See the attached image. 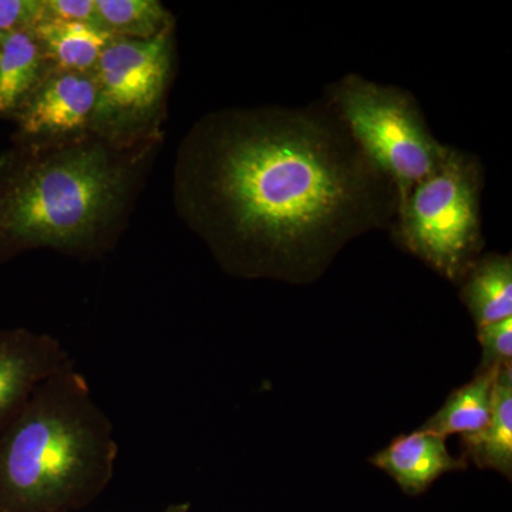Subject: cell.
I'll return each instance as SVG.
<instances>
[{"mask_svg":"<svg viewBox=\"0 0 512 512\" xmlns=\"http://www.w3.org/2000/svg\"><path fill=\"white\" fill-rule=\"evenodd\" d=\"M323 99L363 156L392 181L399 207L446 153L447 144L433 136L419 101L407 90L350 73L328 84Z\"/></svg>","mask_w":512,"mask_h":512,"instance_id":"obj_5","label":"cell"},{"mask_svg":"<svg viewBox=\"0 0 512 512\" xmlns=\"http://www.w3.org/2000/svg\"><path fill=\"white\" fill-rule=\"evenodd\" d=\"M191 504L190 503H178L171 504L165 508L164 511L161 512H190Z\"/></svg>","mask_w":512,"mask_h":512,"instance_id":"obj_19","label":"cell"},{"mask_svg":"<svg viewBox=\"0 0 512 512\" xmlns=\"http://www.w3.org/2000/svg\"><path fill=\"white\" fill-rule=\"evenodd\" d=\"M50 72L52 67L32 30L3 37L0 45V119L15 120Z\"/></svg>","mask_w":512,"mask_h":512,"instance_id":"obj_10","label":"cell"},{"mask_svg":"<svg viewBox=\"0 0 512 512\" xmlns=\"http://www.w3.org/2000/svg\"><path fill=\"white\" fill-rule=\"evenodd\" d=\"M119 444L76 367L37 387L0 431V512H69L113 480Z\"/></svg>","mask_w":512,"mask_h":512,"instance_id":"obj_3","label":"cell"},{"mask_svg":"<svg viewBox=\"0 0 512 512\" xmlns=\"http://www.w3.org/2000/svg\"><path fill=\"white\" fill-rule=\"evenodd\" d=\"M458 285L461 302L477 328L512 318L511 254L488 252L481 255Z\"/></svg>","mask_w":512,"mask_h":512,"instance_id":"obj_12","label":"cell"},{"mask_svg":"<svg viewBox=\"0 0 512 512\" xmlns=\"http://www.w3.org/2000/svg\"><path fill=\"white\" fill-rule=\"evenodd\" d=\"M45 19L43 0H0V35L35 29Z\"/></svg>","mask_w":512,"mask_h":512,"instance_id":"obj_17","label":"cell"},{"mask_svg":"<svg viewBox=\"0 0 512 512\" xmlns=\"http://www.w3.org/2000/svg\"><path fill=\"white\" fill-rule=\"evenodd\" d=\"M174 72L175 28L148 40H111L93 72V133L117 140L164 133Z\"/></svg>","mask_w":512,"mask_h":512,"instance_id":"obj_6","label":"cell"},{"mask_svg":"<svg viewBox=\"0 0 512 512\" xmlns=\"http://www.w3.org/2000/svg\"><path fill=\"white\" fill-rule=\"evenodd\" d=\"M96 104L93 74L52 70L13 120V143H45L89 133Z\"/></svg>","mask_w":512,"mask_h":512,"instance_id":"obj_7","label":"cell"},{"mask_svg":"<svg viewBox=\"0 0 512 512\" xmlns=\"http://www.w3.org/2000/svg\"><path fill=\"white\" fill-rule=\"evenodd\" d=\"M73 367L72 356L55 336L0 328V431L22 412L40 384Z\"/></svg>","mask_w":512,"mask_h":512,"instance_id":"obj_8","label":"cell"},{"mask_svg":"<svg viewBox=\"0 0 512 512\" xmlns=\"http://www.w3.org/2000/svg\"><path fill=\"white\" fill-rule=\"evenodd\" d=\"M485 170L474 153L447 146L433 173L414 185L390 225L392 241L453 284L484 254Z\"/></svg>","mask_w":512,"mask_h":512,"instance_id":"obj_4","label":"cell"},{"mask_svg":"<svg viewBox=\"0 0 512 512\" xmlns=\"http://www.w3.org/2000/svg\"><path fill=\"white\" fill-rule=\"evenodd\" d=\"M43 9V20H64L97 26L96 0H43Z\"/></svg>","mask_w":512,"mask_h":512,"instance_id":"obj_18","label":"cell"},{"mask_svg":"<svg viewBox=\"0 0 512 512\" xmlns=\"http://www.w3.org/2000/svg\"><path fill=\"white\" fill-rule=\"evenodd\" d=\"M3 37H5V36L0 35V45H2Z\"/></svg>","mask_w":512,"mask_h":512,"instance_id":"obj_20","label":"cell"},{"mask_svg":"<svg viewBox=\"0 0 512 512\" xmlns=\"http://www.w3.org/2000/svg\"><path fill=\"white\" fill-rule=\"evenodd\" d=\"M500 366L477 372L471 382L448 394L446 402L420 429L440 436L474 434L484 429L493 410L495 383Z\"/></svg>","mask_w":512,"mask_h":512,"instance_id":"obj_14","label":"cell"},{"mask_svg":"<svg viewBox=\"0 0 512 512\" xmlns=\"http://www.w3.org/2000/svg\"><path fill=\"white\" fill-rule=\"evenodd\" d=\"M97 26L114 39L148 40L175 28L158 0H96Z\"/></svg>","mask_w":512,"mask_h":512,"instance_id":"obj_15","label":"cell"},{"mask_svg":"<svg viewBox=\"0 0 512 512\" xmlns=\"http://www.w3.org/2000/svg\"><path fill=\"white\" fill-rule=\"evenodd\" d=\"M466 460L481 470L512 477V366L500 367L495 383L493 410L484 429L461 436Z\"/></svg>","mask_w":512,"mask_h":512,"instance_id":"obj_13","label":"cell"},{"mask_svg":"<svg viewBox=\"0 0 512 512\" xmlns=\"http://www.w3.org/2000/svg\"><path fill=\"white\" fill-rule=\"evenodd\" d=\"M47 62L57 72L93 74L111 37L99 26L64 20H42L32 30Z\"/></svg>","mask_w":512,"mask_h":512,"instance_id":"obj_11","label":"cell"},{"mask_svg":"<svg viewBox=\"0 0 512 512\" xmlns=\"http://www.w3.org/2000/svg\"><path fill=\"white\" fill-rule=\"evenodd\" d=\"M164 133L117 140L89 133L13 143L0 154V264L33 249L80 259L116 245Z\"/></svg>","mask_w":512,"mask_h":512,"instance_id":"obj_2","label":"cell"},{"mask_svg":"<svg viewBox=\"0 0 512 512\" xmlns=\"http://www.w3.org/2000/svg\"><path fill=\"white\" fill-rule=\"evenodd\" d=\"M477 339L483 349L477 372L512 366V318L480 326L477 328Z\"/></svg>","mask_w":512,"mask_h":512,"instance_id":"obj_16","label":"cell"},{"mask_svg":"<svg viewBox=\"0 0 512 512\" xmlns=\"http://www.w3.org/2000/svg\"><path fill=\"white\" fill-rule=\"evenodd\" d=\"M173 204L228 274L308 282L393 224L399 195L328 101L210 111L181 140Z\"/></svg>","mask_w":512,"mask_h":512,"instance_id":"obj_1","label":"cell"},{"mask_svg":"<svg viewBox=\"0 0 512 512\" xmlns=\"http://www.w3.org/2000/svg\"><path fill=\"white\" fill-rule=\"evenodd\" d=\"M370 464L393 478L410 497L427 493L444 474L467 470L466 458L451 456L446 437L424 429L396 437L370 457Z\"/></svg>","mask_w":512,"mask_h":512,"instance_id":"obj_9","label":"cell"}]
</instances>
